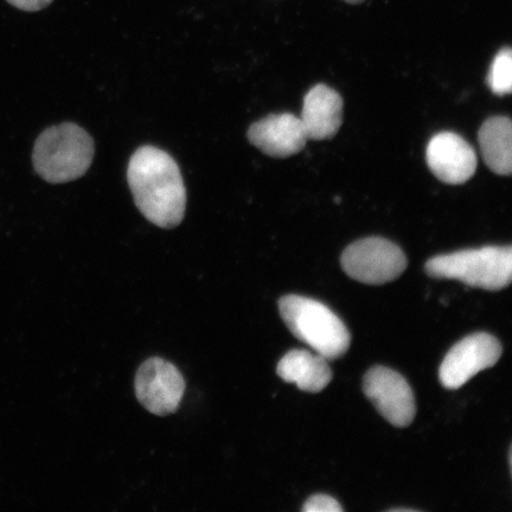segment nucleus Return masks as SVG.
Masks as SVG:
<instances>
[{
	"instance_id": "15",
	"label": "nucleus",
	"mask_w": 512,
	"mask_h": 512,
	"mask_svg": "<svg viewBox=\"0 0 512 512\" xmlns=\"http://www.w3.org/2000/svg\"><path fill=\"white\" fill-rule=\"evenodd\" d=\"M305 512H341L343 508L335 498L326 495H316L307 499L304 504Z\"/></svg>"
},
{
	"instance_id": "12",
	"label": "nucleus",
	"mask_w": 512,
	"mask_h": 512,
	"mask_svg": "<svg viewBox=\"0 0 512 512\" xmlns=\"http://www.w3.org/2000/svg\"><path fill=\"white\" fill-rule=\"evenodd\" d=\"M277 374L288 383H296L303 392L319 393L332 380L328 360L307 350H291L281 358Z\"/></svg>"
},
{
	"instance_id": "1",
	"label": "nucleus",
	"mask_w": 512,
	"mask_h": 512,
	"mask_svg": "<svg viewBox=\"0 0 512 512\" xmlns=\"http://www.w3.org/2000/svg\"><path fill=\"white\" fill-rule=\"evenodd\" d=\"M127 181L145 219L165 229L182 223L187 189L181 170L169 153L155 146L140 147L128 164Z\"/></svg>"
},
{
	"instance_id": "17",
	"label": "nucleus",
	"mask_w": 512,
	"mask_h": 512,
	"mask_svg": "<svg viewBox=\"0 0 512 512\" xmlns=\"http://www.w3.org/2000/svg\"><path fill=\"white\" fill-rule=\"evenodd\" d=\"M344 2H347L349 4H361L364 2V0H344Z\"/></svg>"
},
{
	"instance_id": "3",
	"label": "nucleus",
	"mask_w": 512,
	"mask_h": 512,
	"mask_svg": "<svg viewBox=\"0 0 512 512\" xmlns=\"http://www.w3.org/2000/svg\"><path fill=\"white\" fill-rule=\"evenodd\" d=\"M279 311L292 335L326 360H337L347 354L350 332L328 306L291 294L279 300Z\"/></svg>"
},
{
	"instance_id": "5",
	"label": "nucleus",
	"mask_w": 512,
	"mask_h": 512,
	"mask_svg": "<svg viewBox=\"0 0 512 512\" xmlns=\"http://www.w3.org/2000/svg\"><path fill=\"white\" fill-rule=\"evenodd\" d=\"M341 264L351 279L367 285H383L398 279L406 271L407 258L394 242L367 238L345 249Z\"/></svg>"
},
{
	"instance_id": "10",
	"label": "nucleus",
	"mask_w": 512,
	"mask_h": 512,
	"mask_svg": "<svg viewBox=\"0 0 512 512\" xmlns=\"http://www.w3.org/2000/svg\"><path fill=\"white\" fill-rule=\"evenodd\" d=\"M252 145L273 158L297 155L306 145L302 120L292 113L272 114L256 121L248 130Z\"/></svg>"
},
{
	"instance_id": "14",
	"label": "nucleus",
	"mask_w": 512,
	"mask_h": 512,
	"mask_svg": "<svg viewBox=\"0 0 512 512\" xmlns=\"http://www.w3.org/2000/svg\"><path fill=\"white\" fill-rule=\"evenodd\" d=\"M488 85L496 95H509L512 88V54L510 48L499 51L491 64Z\"/></svg>"
},
{
	"instance_id": "4",
	"label": "nucleus",
	"mask_w": 512,
	"mask_h": 512,
	"mask_svg": "<svg viewBox=\"0 0 512 512\" xmlns=\"http://www.w3.org/2000/svg\"><path fill=\"white\" fill-rule=\"evenodd\" d=\"M426 273L435 279H454L470 287L501 291L512 278V248L488 246L434 256Z\"/></svg>"
},
{
	"instance_id": "8",
	"label": "nucleus",
	"mask_w": 512,
	"mask_h": 512,
	"mask_svg": "<svg viewBox=\"0 0 512 512\" xmlns=\"http://www.w3.org/2000/svg\"><path fill=\"white\" fill-rule=\"evenodd\" d=\"M363 392L377 412L393 426L412 424L416 413L415 398L411 386L401 374L386 367L371 368L364 376Z\"/></svg>"
},
{
	"instance_id": "9",
	"label": "nucleus",
	"mask_w": 512,
	"mask_h": 512,
	"mask_svg": "<svg viewBox=\"0 0 512 512\" xmlns=\"http://www.w3.org/2000/svg\"><path fill=\"white\" fill-rule=\"evenodd\" d=\"M428 168L439 181L459 185L476 174L478 159L475 150L463 137L453 132H440L428 143Z\"/></svg>"
},
{
	"instance_id": "2",
	"label": "nucleus",
	"mask_w": 512,
	"mask_h": 512,
	"mask_svg": "<svg viewBox=\"0 0 512 512\" xmlns=\"http://www.w3.org/2000/svg\"><path fill=\"white\" fill-rule=\"evenodd\" d=\"M94 152L93 139L82 127L64 123L49 127L37 138L32 163L44 181L63 184L86 174Z\"/></svg>"
},
{
	"instance_id": "7",
	"label": "nucleus",
	"mask_w": 512,
	"mask_h": 512,
	"mask_svg": "<svg viewBox=\"0 0 512 512\" xmlns=\"http://www.w3.org/2000/svg\"><path fill=\"white\" fill-rule=\"evenodd\" d=\"M502 356L498 339L485 332L462 339L441 363L439 380L446 389H459L479 371L494 367Z\"/></svg>"
},
{
	"instance_id": "13",
	"label": "nucleus",
	"mask_w": 512,
	"mask_h": 512,
	"mask_svg": "<svg viewBox=\"0 0 512 512\" xmlns=\"http://www.w3.org/2000/svg\"><path fill=\"white\" fill-rule=\"evenodd\" d=\"M484 162L497 175L509 176L512 171V124L508 117L485 121L478 133Z\"/></svg>"
},
{
	"instance_id": "6",
	"label": "nucleus",
	"mask_w": 512,
	"mask_h": 512,
	"mask_svg": "<svg viewBox=\"0 0 512 512\" xmlns=\"http://www.w3.org/2000/svg\"><path fill=\"white\" fill-rule=\"evenodd\" d=\"M134 389L147 411L165 416L175 413L181 405L185 381L174 364L152 357L139 367Z\"/></svg>"
},
{
	"instance_id": "18",
	"label": "nucleus",
	"mask_w": 512,
	"mask_h": 512,
	"mask_svg": "<svg viewBox=\"0 0 512 512\" xmlns=\"http://www.w3.org/2000/svg\"><path fill=\"white\" fill-rule=\"evenodd\" d=\"M390 511H398V512H401V511H408V512H411V511H415V510H413V509H407V508H406V509H399V508H398V509H392V510H390Z\"/></svg>"
},
{
	"instance_id": "11",
	"label": "nucleus",
	"mask_w": 512,
	"mask_h": 512,
	"mask_svg": "<svg viewBox=\"0 0 512 512\" xmlns=\"http://www.w3.org/2000/svg\"><path fill=\"white\" fill-rule=\"evenodd\" d=\"M302 120L307 139L334 138L343 121V99L335 89L317 85L306 94Z\"/></svg>"
},
{
	"instance_id": "16",
	"label": "nucleus",
	"mask_w": 512,
	"mask_h": 512,
	"mask_svg": "<svg viewBox=\"0 0 512 512\" xmlns=\"http://www.w3.org/2000/svg\"><path fill=\"white\" fill-rule=\"evenodd\" d=\"M15 8L23 11H40L47 8L53 0H8Z\"/></svg>"
}]
</instances>
